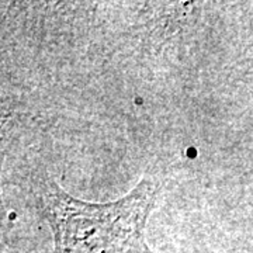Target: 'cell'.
<instances>
[{
    "instance_id": "obj_1",
    "label": "cell",
    "mask_w": 253,
    "mask_h": 253,
    "mask_svg": "<svg viewBox=\"0 0 253 253\" xmlns=\"http://www.w3.org/2000/svg\"><path fill=\"white\" fill-rule=\"evenodd\" d=\"M159 183L144 177L124 197L89 203L68 194L52 179L37 184V201L54 236V253H154L145 228Z\"/></svg>"
}]
</instances>
